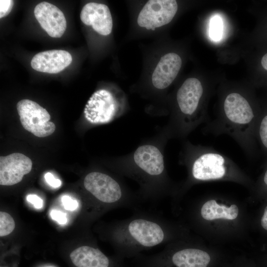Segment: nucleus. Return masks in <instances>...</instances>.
Here are the masks:
<instances>
[{"mask_svg": "<svg viewBox=\"0 0 267 267\" xmlns=\"http://www.w3.org/2000/svg\"><path fill=\"white\" fill-rule=\"evenodd\" d=\"M80 19L84 24L103 36L109 35L112 30L113 21L108 7L102 3L90 2L83 7Z\"/></svg>", "mask_w": 267, "mask_h": 267, "instance_id": "4468645a", "label": "nucleus"}, {"mask_svg": "<svg viewBox=\"0 0 267 267\" xmlns=\"http://www.w3.org/2000/svg\"><path fill=\"white\" fill-rule=\"evenodd\" d=\"M261 64L263 67L267 70V53L265 54L262 58Z\"/></svg>", "mask_w": 267, "mask_h": 267, "instance_id": "c85d7f7f", "label": "nucleus"}, {"mask_svg": "<svg viewBox=\"0 0 267 267\" xmlns=\"http://www.w3.org/2000/svg\"><path fill=\"white\" fill-rule=\"evenodd\" d=\"M15 228V222L12 217L8 213L0 212V236L9 234Z\"/></svg>", "mask_w": 267, "mask_h": 267, "instance_id": "412c9836", "label": "nucleus"}, {"mask_svg": "<svg viewBox=\"0 0 267 267\" xmlns=\"http://www.w3.org/2000/svg\"><path fill=\"white\" fill-rule=\"evenodd\" d=\"M181 64L180 57L176 53L171 52L163 55L152 75L154 87L160 89L169 87L178 75Z\"/></svg>", "mask_w": 267, "mask_h": 267, "instance_id": "dca6fc26", "label": "nucleus"}, {"mask_svg": "<svg viewBox=\"0 0 267 267\" xmlns=\"http://www.w3.org/2000/svg\"><path fill=\"white\" fill-rule=\"evenodd\" d=\"M61 202L64 208L67 210H75L79 206L78 202L76 200H73L70 196L67 195L62 197Z\"/></svg>", "mask_w": 267, "mask_h": 267, "instance_id": "b1692460", "label": "nucleus"}, {"mask_svg": "<svg viewBox=\"0 0 267 267\" xmlns=\"http://www.w3.org/2000/svg\"><path fill=\"white\" fill-rule=\"evenodd\" d=\"M84 185L97 201L113 207H134L137 198L129 192L121 182L110 176L99 172L89 173Z\"/></svg>", "mask_w": 267, "mask_h": 267, "instance_id": "0eeeda50", "label": "nucleus"}, {"mask_svg": "<svg viewBox=\"0 0 267 267\" xmlns=\"http://www.w3.org/2000/svg\"><path fill=\"white\" fill-rule=\"evenodd\" d=\"M218 267H256L254 258L240 255L226 259Z\"/></svg>", "mask_w": 267, "mask_h": 267, "instance_id": "aec40b11", "label": "nucleus"}, {"mask_svg": "<svg viewBox=\"0 0 267 267\" xmlns=\"http://www.w3.org/2000/svg\"><path fill=\"white\" fill-rule=\"evenodd\" d=\"M32 162L20 153L0 157V184L12 185L20 182L23 176L30 172Z\"/></svg>", "mask_w": 267, "mask_h": 267, "instance_id": "9b49d317", "label": "nucleus"}, {"mask_svg": "<svg viewBox=\"0 0 267 267\" xmlns=\"http://www.w3.org/2000/svg\"><path fill=\"white\" fill-rule=\"evenodd\" d=\"M72 61L71 54L64 50H50L39 52L32 58V68L39 72L56 74L63 70Z\"/></svg>", "mask_w": 267, "mask_h": 267, "instance_id": "2eb2a0df", "label": "nucleus"}, {"mask_svg": "<svg viewBox=\"0 0 267 267\" xmlns=\"http://www.w3.org/2000/svg\"><path fill=\"white\" fill-rule=\"evenodd\" d=\"M27 200L32 204L36 209H40L43 207V200L35 194H29L26 197Z\"/></svg>", "mask_w": 267, "mask_h": 267, "instance_id": "bb28decb", "label": "nucleus"}, {"mask_svg": "<svg viewBox=\"0 0 267 267\" xmlns=\"http://www.w3.org/2000/svg\"><path fill=\"white\" fill-rule=\"evenodd\" d=\"M178 10L175 0H150L140 10L137 23L148 30H154L169 23Z\"/></svg>", "mask_w": 267, "mask_h": 267, "instance_id": "1a4fd4ad", "label": "nucleus"}, {"mask_svg": "<svg viewBox=\"0 0 267 267\" xmlns=\"http://www.w3.org/2000/svg\"><path fill=\"white\" fill-rule=\"evenodd\" d=\"M16 107L21 124L26 130L39 137L47 136L54 132L55 125L50 121L49 114L37 102L22 99Z\"/></svg>", "mask_w": 267, "mask_h": 267, "instance_id": "6e6552de", "label": "nucleus"}, {"mask_svg": "<svg viewBox=\"0 0 267 267\" xmlns=\"http://www.w3.org/2000/svg\"><path fill=\"white\" fill-rule=\"evenodd\" d=\"M227 258L190 235L171 242L161 252L134 258L133 267H218Z\"/></svg>", "mask_w": 267, "mask_h": 267, "instance_id": "39448f33", "label": "nucleus"}, {"mask_svg": "<svg viewBox=\"0 0 267 267\" xmlns=\"http://www.w3.org/2000/svg\"><path fill=\"white\" fill-rule=\"evenodd\" d=\"M256 138L257 144L267 156V110L260 113L256 128Z\"/></svg>", "mask_w": 267, "mask_h": 267, "instance_id": "f3484780", "label": "nucleus"}, {"mask_svg": "<svg viewBox=\"0 0 267 267\" xmlns=\"http://www.w3.org/2000/svg\"><path fill=\"white\" fill-rule=\"evenodd\" d=\"M13 4L12 0H0V18L7 16L10 12Z\"/></svg>", "mask_w": 267, "mask_h": 267, "instance_id": "5701e85b", "label": "nucleus"}, {"mask_svg": "<svg viewBox=\"0 0 267 267\" xmlns=\"http://www.w3.org/2000/svg\"><path fill=\"white\" fill-rule=\"evenodd\" d=\"M70 258L77 267H124V259L117 256L115 259L111 260L99 249L91 246L76 249Z\"/></svg>", "mask_w": 267, "mask_h": 267, "instance_id": "ddd939ff", "label": "nucleus"}, {"mask_svg": "<svg viewBox=\"0 0 267 267\" xmlns=\"http://www.w3.org/2000/svg\"><path fill=\"white\" fill-rule=\"evenodd\" d=\"M189 235V228L185 224L138 210L130 218L117 222L110 231L117 256L124 260Z\"/></svg>", "mask_w": 267, "mask_h": 267, "instance_id": "f257e3e1", "label": "nucleus"}, {"mask_svg": "<svg viewBox=\"0 0 267 267\" xmlns=\"http://www.w3.org/2000/svg\"><path fill=\"white\" fill-rule=\"evenodd\" d=\"M41 27L52 38H60L64 33L67 22L62 11L56 6L45 1L38 4L34 10Z\"/></svg>", "mask_w": 267, "mask_h": 267, "instance_id": "f8f14e48", "label": "nucleus"}, {"mask_svg": "<svg viewBox=\"0 0 267 267\" xmlns=\"http://www.w3.org/2000/svg\"><path fill=\"white\" fill-rule=\"evenodd\" d=\"M117 109V102L113 94L106 89H100L90 96L86 105L84 113L89 122L102 124L112 120Z\"/></svg>", "mask_w": 267, "mask_h": 267, "instance_id": "9d476101", "label": "nucleus"}, {"mask_svg": "<svg viewBox=\"0 0 267 267\" xmlns=\"http://www.w3.org/2000/svg\"><path fill=\"white\" fill-rule=\"evenodd\" d=\"M184 164L188 170L186 181L173 196L177 204L191 185L203 182L224 181L238 183L252 189L254 181L229 158L213 148L188 143L185 147Z\"/></svg>", "mask_w": 267, "mask_h": 267, "instance_id": "7ed1b4c3", "label": "nucleus"}, {"mask_svg": "<svg viewBox=\"0 0 267 267\" xmlns=\"http://www.w3.org/2000/svg\"><path fill=\"white\" fill-rule=\"evenodd\" d=\"M251 198L261 202L267 199V163L250 190Z\"/></svg>", "mask_w": 267, "mask_h": 267, "instance_id": "a211bd4d", "label": "nucleus"}, {"mask_svg": "<svg viewBox=\"0 0 267 267\" xmlns=\"http://www.w3.org/2000/svg\"><path fill=\"white\" fill-rule=\"evenodd\" d=\"M259 115L245 96L238 92H229L224 97L219 115L207 122L203 132L229 135L252 159L257 154L256 131Z\"/></svg>", "mask_w": 267, "mask_h": 267, "instance_id": "20e7f679", "label": "nucleus"}, {"mask_svg": "<svg viewBox=\"0 0 267 267\" xmlns=\"http://www.w3.org/2000/svg\"><path fill=\"white\" fill-rule=\"evenodd\" d=\"M222 31V22L218 16L213 17L210 21L209 33L210 37L214 41L220 40Z\"/></svg>", "mask_w": 267, "mask_h": 267, "instance_id": "4be33fe9", "label": "nucleus"}, {"mask_svg": "<svg viewBox=\"0 0 267 267\" xmlns=\"http://www.w3.org/2000/svg\"><path fill=\"white\" fill-rule=\"evenodd\" d=\"M254 258L256 267H267V251H264L262 255Z\"/></svg>", "mask_w": 267, "mask_h": 267, "instance_id": "cd10ccee", "label": "nucleus"}, {"mask_svg": "<svg viewBox=\"0 0 267 267\" xmlns=\"http://www.w3.org/2000/svg\"><path fill=\"white\" fill-rule=\"evenodd\" d=\"M262 205L252 224L264 238L267 241V199Z\"/></svg>", "mask_w": 267, "mask_h": 267, "instance_id": "6ab92c4d", "label": "nucleus"}, {"mask_svg": "<svg viewBox=\"0 0 267 267\" xmlns=\"http://www.w3.org/2000/svg\"><path fill=\"white\" fill-rule=\"evenodd\" d=\"M51 218L60 224H64L67 222L66 214L59 210H52L50 213Z\"/></svg>", "mask_w": 267, "mask_h": 267, "instance_id": "393cba45", "label": "nucleus"}, {"mask_svg": "<svg viewBox=\"0 0 267 267\" xmlns=\"http://www.w3.org/2000/svg\"><path fill=\"white\" fill-rule=\"evenodd\" d=\"M46 182L54 188H57L61 186V181L60 179L55 178L50 173H47L44 175Z\"/></svg>", "mask_w": 267, "mask_h": 267, "instance_id": "a878e982", "label": "nucleus"}, {"mask_svg": "<svg viewBox=\"0 0 267 267\" xmlns=\"http://www.w3.org/2000/svg\"><path fill=\"white\" fill-rule=\"evenodd\" d=\"M187 219L189 228L217 242L241 237L250 222L241 204L218 194L195 202L188 210Z\"/></svg>", "mask_w": 267, "mask_h": 267, "instance_id": "f03ea898", "label": "nucleus"}, {"mask_svg": "<svg viewBox=\"0 0 267 267\" xmlns=\"http://www.w3.org/2000/svg\"><path fill=\"white\" fill-rule=\"evenodd\" d=\"M204 93L201 82L195 78L187 79L178 89L176 99L179 115L174 122L177 134L185 135L206 122L205 113L200 109Z\"/></svg>", "mask_w": 267, "mask_h": 267, "instance_id": "423d86ee", "label": "nucleus"}]
</instances>
